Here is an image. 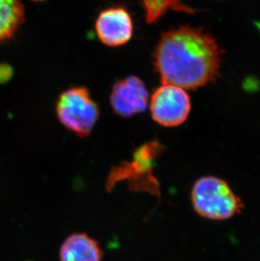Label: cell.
<instances>
[{
  "label": "cell",
  "instance_id": "6",
  "mask_svg": "<svg viewBox=\"0 0 260 261\" xmlns=\"http://www.w3.org/2000/svg\"><path fill=\"white\" fill-rule=\"evenodd\" d=\"M148 101L149 92L145 83L134 75L116 82L111 92V106L123 118L141 114L147 108Z\"/></svg>",
  "mask_w": 260,
  "mask_h": 261
},
{
  "label": "cell",
  "instance_id": "12",
  "mask_svg": "<svg viewBox=\"0 0 260 261\" xmlns=\"http://www.w3.org/2000/svg\"><path fill=\"white\" fill-rule=\"evenodd\" d=\"M35 1H42V0H35Z\"/></svg>",
  "mask_w": 260,
  "mask_h": 261
},
{
  "label": "cell",
  "instance_id": "10",
  "mask_svg": "<svg viewBox=\"0 0 260 261\" xmlns=\"http://www.w3.org/2000/svg\"><path fill=\"white\" fill-rule=\"evenodd\" d=\"M140 2L145 10L148 23L155 22L170 10L192 12L191 9L183 5L181 0H140Z\"/></svg>",
  "mask_w": 260,
  "mask_h": 261
},
{
  "label": "cell",
  "instance_id": "1",
  "mask_svg": "<svg viewBox=\"0 0 260 261\" xmlns=\"http://www.w3.org/2000/svg\"><path fill=\"white\" fill-rule=\"evenodd\" d=\"M154 57L162 84L184 90L204 87L216 79L221 53L216 40L202 28L180 27L162 35Z\"/></svg>",
  "mask_w": 260,
  "mask_h": 261
},
{
  "label": "cell",
  "instance_id": "2",
  "mask_svg": "<svg viewBox=\"0 0 260 261\" xmlns=\"http://www.w3.org/2000/svg\"><path fill=\"white\" fill-rule=\"evenodd\" d=\"M191 200L199 216L214 221L230 219L243 209L242 200L228 184L214 176L200 177L194 182Z\"/></svg>",
  "mask_w": 260,
  "mask_h": 261
},
{
  "label": "cell",
  "instance_id": "5",
  "mask_svg": "<svg viewBox=\"0 0 260 261\" xmlns=\"http://www.w3.org/2000/svg\"><path fill=\"white\" fill-rule=\"evenodd\" d=\"M150 109L151 117L160 125L176 127L187 120L191 110V101L186 90L162 84L150 98Z\"/></svg>",
  "mask_w": 260,
  "mask_h": 261
},
{
  "label": "cell",
  "instance_id": "9",
  "mask_svg": "<svg viewBox=\"0 0 260 261\" xmlns=\"http://www.w3.org/2000/svg\"><path fill=\"white\" fill-rule=\"evenodd\" d=\"M25 19L20 0H0V43L10 39Z\"/></svg>",
  "mask_w": 260,
  "mask_h": 261
},
{
  "label": "cell",
  "instance_id": "7",
  "mask_svg": "<svg viewBox=\"0 0 260 261\" xmlns=\"http://www.w3.org/2000/svg\"><path fill=\"white\" fill-rule=\"evenodd\" d=\"M133 27L129 13L124 8H109L100 13L96 19V32L103 44L119 47L131 39Z\"/></svg>",
  "mask_w": 260,
  "mask_h": 261
},
{
  "label": "cell",
  "instance_id": "3",
  "mask_svg": "<svg viewBox=\"0 0 260 261\" xmlns=\"http://www.w3.org/2000/svg\"><path fill=\"white\" fill-rule=\"evenodd\" d=\"M163 146L157 141H150L135 150L131 163H123L111 171L107 181V190H113L116 182L128 179L135 191H148L160 197L159 182L152 171L155 161L162 154Z\"/></svg>",
  "mask_w": 260,
  "mask_h": 261
},
{
  "label": "cell",
  "instance_id": "11",
  "mask_svg": "<svg viewBox=\"0 0 260 261\" xmlns=\"http://www.w3.org/2000/svg\"><path fill=\"white\" fill-rule=\"evenodd\" d=\"M12 75V69L7 65H0V83L6 82Z\"/></svg>",
  "mask_w": 260,
  "mask_h": 261
},
{
  "label": "cell",
  "instance_id": "8",
  "mask_svg": "<svg viewBox=\"0 0 260 261\" xmlns=\"http://www.w3.org/2000/svg\"><path fill=\"white\" fill-rule=\"evenodd\" d=\"M102 257L99 242L85 232L70 234L59 249V261H101Z\"/></svg>",
  "mask_w": 260,
  "mask_h": 261
},
{
  "label": "cell",
  "instance_id": "4",
  "mask_svg": "<svg viewBox=\"0 0 260 261\" xmlns=\"http://www.w3.org/2000/svg\"><path fill=\"white\" fill-rule=\"evenodd\" d=\"M56 113L62 124L81 138L91 133L100 116L99 106L85 87H72L59 96Z\"/></svg>",
  "mask_w": 260,
  "mask_h": 261
}]
</instances>
